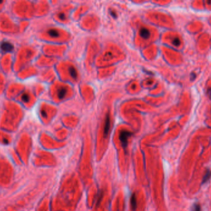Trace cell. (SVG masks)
<instances>
[{
	"instance_id": "4",
	"label": "cell",
	"mask_w": 211,
	"mask_h": 211,
	"mask_svg": "<svg viewBox=\"0 0 211 211\" xmlns=\"http://www.w3.org/2000/svg\"><path fill=\"white\" fill-rule=\"evenodd\" d=\"M140 36L144 38H148L150 36V32L148 29L145 27H142L140 30Z\"/></svg>"
},
{
	"instance_id": "12",
	"label": "cell",
	"mask_w": 211,
	"mask_h": 211,
	"mask_svg": "<svg viewBox=\"0 0 211 211\" xmlns=\"http://www.w3.org/2000/svg\"><path fill=\"white\" fill-rule=\"evenodd\" d=\"M173 43H174V45L177 46V45H179L180 44V40L178 38H175L173 40Z\"/></svg>"
},
{
	"instance_id": "3",
	"label": "cell",
	"mask_w": 211,
	"mask_h": 211,
	"mask_svg": "<svg viewBox=\"0 0 211 211\" xmlns=\"http://www.w3.org/2000/svg\"><path fill=\"white\" fill-rule=\"evenodd\" d=\"M1 48L4 52H11L13 50L14 47L11 43L4 42L1 43Z\"/></svg>"
},
{
	"instance_id": "10",
	"label": "cell",
	"mask_w": 211,
	"mask_h": 211,
	"mask_svg": "<svg viewBox=\"0 0 211 211\" xmlns=\"http://www.w3.org/2000/svg\"><path fill=\"white\" fill-rule=\"evenodd\" d=\"M201 206L198 203H195L193 205L192 208H191V211H201Z\"/></svg>"
},
{
	"instance_id": "5",
	"label": "cell",
	"mask_w": 211,
	"mask_h": 211,
	"mask_svg": "<svg viewBox=\"0 0 211 211\" xmlns=\"http://www.w3.org/2000/svg\"><path fill=\"white\" fill-rule=\"evenodd\" d=\"M66 94V89L65 87H61L57 91V95L60 99H63Z\"/></svg>"
},
{
	"instance_id": "15",
	"label": "cell",
	"mask_w": 211,
	"mask_h": 211,
	"mask_svg": "<svg viewBox=\"0 0 211 211\" xmlns=\"http://www.w3.org/2000/svg\"><path fill=\"white\" fill-rule=\"evenodd\" d=\"M42 115H43V116H46V114H45V111H42Z\"/></svg>"
},
{
	"instance_id": "14",
	"label": "cell",
	"mask_w": 211,
	"mask_h": 211,
	"mask_svg": "<svg viewBox=\"0 0 211 211\" xmlns=\"http://www.w3.org/2000/svg\"><path fill=\"white\" fill-rule=\"evenodd\" d=\"M111 14H112V16H113L114 17H116V12H114L113 11H111Z\"/></svg>"
},
{
	"instance_id": "8",
	"label": "cell",
	"mask_w": 211,
	"mask_h": 211,
	"mask_svg": "<svg viewBox=\"0 0 211 211\" xmlns=\"http://www.w3.org/2000/svg\"><path fill=\"white\" fill-rule=\"evenodd\" d=\"M48 32L49 35L53 37H57L59 36V31L56 30V29H50Z\"/></svg>"
},
{
	"instance_id": "9",
	"label": "cell",
	"mask_w": 211,
	"mask_h": 211,
	"mask_svg": "<svg viewBox=\"0 0 211 211\" xmlns=\"http://www.w3.org/2000/svg\"><path fill=\"white\" fill-rule=\"evenodd\" d=\"M69 71H70L71 75V76H72V77L73 78H77V71L75 70V69L74 68L72 67V66L70 67L69 68Z\"/></svg>"
},
{
	"instance_id": "13",
	"label": "cell",
	"mask_w": 211,
	"mask_h": 211,
	"mask_svg": "<svg viewBox=\"0 0 211 211\" xmlns=\"http://www.w3.org/2000/svg\"><path fill=\"white\" fill-rule=\"evenodd\" d=\"M59 17L61 19H65V16L64 15V14H60L59 15Z\"/></svg>"
},
{
	"instance_id": "7",
	"label": "cell",
	"mask_w": 211,
	"mask_h": 211,
	"mask_svg": "<svg viewBox=\"0 0 211 211\" xmlns=\"http://www.w3.org/2000/svg\"><path fill=\"white\" fill-rule=\"evenodd\" d=\"M130 204H131V208L132 210H135V209L136 208V196L134 194H133L131 196Z\"/></svg>"
},
{
	"instance_id": "11",
	"label": "cell",
	"mask_w": 211,
	"mask_h": 211,
	"mask_svg": "<svg viewBox=\"0 0 211 211\" xmlns=\"http://www.w3.org/2000/svg\"><path fill=\"white\" fill-rule=\"evenodd\" d=\"M22 100L24 102H28V100H29V96H28V95L27 94H23V95L22 97Z\"/></svg>"
},
{
	"instance_id": "1",
	"label": "cell",
	"mask_w": 211,
	"mask_h": 211,
	"mask_svg": "<svg viewBox=\"0 0 211 211\" xmlns=\"http://www.w3.org/2000/svg\"><path fill=\"white\" fill-rule=\"evenodd\" d=\"M131 136V132L127 131V130H123L120 132L119 135V138L121 142L122 146L124 147V148H126L127 146V143H128V140L129 138Z\"/></svg>"
},
{
	"instance_id": "6",
	"label": "cell",
	"mask_w": 211,
	"mask_h": 211,
	"mask_svg": "<svg viewBox=\"0 0 211 211\" xmlns=\"http://www.w3.org/2000/svg\"><path fill=\"white\" fill-rule=\"evenodd\" d=\"M211 177V171L209 170H208L205 171V173L204 176H203V178L202 180V184H204L205 183L207 182V181L210 179Z\"/></svg>"
},
{
	"instance_id": "2",
	"label": "cell",
	"mask_w": 211,
	"mask_h": 211,
	"mask_svg": "<svg viewBox=\"0 0 211 211\" xmlns=\"http://www.w3.org/2000/svg\"><path fill=\"white\" fill-rule=\"evenodd\" d=\"M110 119H111L110 116L108 114H107L106 116L104 126V135L106 137L108 135L109 130H110V126H111V120Z\"/></svg>"
}]
</instances>
